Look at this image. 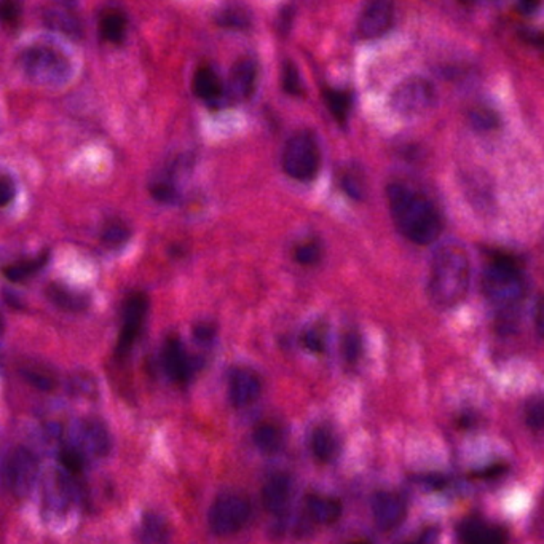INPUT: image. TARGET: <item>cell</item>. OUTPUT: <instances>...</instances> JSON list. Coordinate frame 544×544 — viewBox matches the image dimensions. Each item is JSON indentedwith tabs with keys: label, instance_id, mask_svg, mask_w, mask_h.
Segmentation results:
<instances>
[{
	"label": "cell",
	"instance_id": "f6af8a7d",
	"mask_svg": "<svg viewBox=\"0 0 544 544\" xmlns=\"http://www.w3.org/2000/svg\"><path fill=\"white\" fill-rule=\"evenodd\" d=\"M541 5V0H517V7L523 15H533Z\"/></svg>",
	"mask_w": 544,
	"mask_h": 544
},
{
	"label": "cell",
	"instance_id": "7bdbcfd3",
	"mask_svg": "<svg viewBox=\"0 0 544 544\" xmlns=\"http://www.w3.org/2000/svg\"><path fill=\"white\" fill-rule=\"evenodd\" d=\"M13 196H15L13 182L7 177H0V206H7L8 203H12Z\"/></svg>",
	"mask_w": 544,
	"mask_h": 544
},
{
	"label": "cell",
	"instance_id": "b9f144b4",
	"mask_svg": "<svg viewBox=\"0 0 544 544\" xmlns=\"http://www.w3.org/2000/svg\"><path fill=\"white\" fill-rule=\"evenodd\" d=\"M194 337L198 343H211L216 337V327L211 323H200L194 327Z\"/></svg>",
	"mask_w": 544,
	"mask_h": 544
},
{
	"label": "cell",
	"instance_id": "277c9868",
	"mask_svg": "<svg viewBox=\"0 0 544 544\" xmlns=\"http://www.w3.org/2000/svg\"><path fill=\"white\" fill-rule=\"evenodd\" d=\"M22 73L37 85L61 87L71 79L73 65L63 51L51 45H30L18 56Z\"/></svg>",
	"mask_w": 544,
	"mask_h": 544
},
{
	"label": "cell",
	"instance_id": "cb8c5ba5",
	"mask_svg": "<svg viewBox=\"0 0 544 544\" xmlns=\"http://www.w3.org/2000/svg\"><path fill=\"white\" fill-rule=\"evenodd\" d=\"M44 18L47 24H50L51 30H61L63 34L73 37L81 34V22L73 13L65 12V8H48Z\"/></svg>",
	"mask_w": 544,
	"mask_h": 544
},
{
	"label": "cell",
	"instance_id": "d590c367",
	"mask_svg": "<svg viewBox=\"0 0 544 544\" xmlns=\"http://www.w3.org/2000/svg\"><path fill=\"white\" fill-rule=\"evenodd\" d=\"M283 88L289 95H300L302 93V83H300V73L298 67L292 63H286L283 67Z\"/></svg>",
	"mask_w": 544,
	"mask_h": 544
},
{
	"label": "cell",
	"instance_id": "9c48e42d",
	"mask_svg": "<svg viewBox=\"0 0 544 544\" xmlns=\"http://www.w3.org/2000/svg\"><path fill=\"white\" fill-rule=\"evenodd\" d=\"M71 445L85 457H106L110 450L109 431L99 419H81L71 428Z\"/></svg>",
	"mask_w": 544,
	"mask_h": 544
},
{
	"label": "cell",
	"instance_id": "7a4b0ae2",
	"mask_svg": "<svg viewBox=\"0 0 544 544\" xmlns=\"http://www.w3.org/2000/svg\"><path fill=\"white\" fill-rule=\"evenodd\" d=\"M470 259L462 247L455 245L441 247L429 269V300L443 310L462 304L470 289Z\"/></svg>",
	"mask_w": 544,
	"mask_h": 544
},
{
	"label": "cell",
	"instance_id": "4fadbf2b",
	"mask_svg": "<svg viewBox=\"0 0 544 544\" xmlns=\"http://www.w3.org/2000/svg\"><path fill=\"white\" fill-rule=\"evenodd\" d=\"M262 382L255 370L240 367L233 370L229 382V396L235 407L251 406L261 396Z\"/></svg>",
	"mask_w": 544,
	"mask_h": 544
},
{
	"label": "cell",
	"instance_id": "d6986e66",
	"mask_svg": "<svg viewBox=\"0 0 544 544\" xmlns=\"http://www.w3.org/2000/svg\"><path fill=\"white\" fill-rule=\"evenodd\" d=\"M307 509L313 521L323 523V525L337 522L341 515V501L331 498V497H320V495L308 497Z\"/></svg>",
	"mask_w": 544,
	"mask_h": 544
},
{
	"label": "cell",
	"instance_id": "74e56055",
	"mask_svg": "<svg viewBox=\"0 0 544 544\" xmlns=\"http://www.w3.org/2000/svg\"><path fill=\"white\" fill-rule=\"evenodd\" d=\"M296 261L300 265H313L316 262L320 261L321 249L316 243H304L300 246L296 247Z\"/></svg>",
	"mask_w": 544,
	"mask_h": 544
},
{
	"label": "cell",
	"instance_id": "ee69618b",
	"mask_svg": "<svg viewBox=\"0 0 544 544\" xmlns=\"http://www.w3.org/2000/svg\"><path fill=\"white\" fill-rule=\"evenodd\" d=\"M505 470H506L505 464H494V466H488V470L476 472L474 478H479V479H492V478L500 476L501 472H505Z\"/></svg>",
	"mask_w": 544,
	"mask_h": 544
},
{
	"label": "cell",
	"instance_id": "83f0119b",
	"mask_svg": "<svg viewBox=\"0 0 544 544\" xmlns=\"http://www.w3.org/2000/svg\"><path fill=\"white\" fill-rule=\"evenodd\" d=\"M50 259V255L45 253V255H39L36 259H30V261L18 262V263H12L8 267H4L2 272L4 275L10 281H22L30 276L36 275L37 272L40 269H44L45 263Z\"/></svg>",
	"mask_w": 544,
	"mask_h": 544
},
{
	"label": "cell",
	"instance_id": "f546056e",
	"mask_svg": "<svg viewBox=\"0 0 544 544\" xmlns=\"http://www.w3.org/2000/svg\"><path fill=\"white\" fill-rule=\"evenodd\" d=\"M22 377L37 390L40 392H51L56 384L55 377L48 374L47 370L36 369V367H24L22 369Z\"/></svg>",
	"mask_w": 544,
	"mask_h": 544
},
{
	"label": "cell",
	"instance_id": "8fae6325",
	"mask_svg": "<svg viewBox=\"0 0 544 544\" xmlns=\"http://www.w3.org/2000/svg\"><path fill=\"white\" fill-rule=\"evenodd\" d=\"M394 18L393 0H367L358 20V30L363 39H377L392 28Z\"/></svg>",
	"mask_w": 544,
	"mask_h": 544
},
{
	"label": "cell",
	"instance_id": "4dcf8cb0",
	"mask_svg": "<svg viewBox=\"0 0 544 544\" xmlns=\"http://www.w3.org/2000/svg\"><path fill=\"white\" fill-rule=\"evenodd\" d=\"M130 229L122 222H112L106 225L102 230V241L109 246H122L124 243L130 240Z\"/></svg>",
	"mask_w": 544,
	"mask_h": 544
},
{
	"label": "cell",
	"instance_id": "7dc6e473",
	"mask_svg": "<svg viewBox=\"0 0 544 544\" xmlns=\"http://www.w3.org/2000/svg\"><path fill=\"white\" fill-rule=\"evenodd\" d=\"M4 326H5V324H4V320L0 318V335H2V332H4Z\"/></svg>",
	"mask_w": 544,
	"mask_h": 544
},
{
	"label": "cell",
	"instance_id": "d4e9b609",
	"mask_svg": "<svg viewBox=\"0 0 544 544\" xmlns=\"http://www.w3.org/2000/svg\"><path fill=\"white\" fill-rule=\"evenodd\" d=\"M216 22L225 30H249L253 18L246 8L240 5L225 7L216 15Z\"/></svg>",
	"mask_w": 544,
	"mask_h": 544
},
{
	"label": "cell",
	"instance_id": "484cf974",
	"mask_svg": "<svg viewBox=\"0 0 544 544\" xmlns=\"http://www.w3.org/2000/svg\"><path fill=\"white\" fill-rule=\"evenodd\" d=\"M253 439H255V447L263 452V453H275L283 445V433H281V429L275 427V425H270V423L259 425L255 428Z\"/></svg>",
	"mask_w": 544,
	"mask_h": 544
},
{
	"label": "cell",
	"instance_id": "44dd1931",
	"mask_svg": "<svg viewBox=\"0 0 544 544\" xmlns=\"http://www.w3.org/2000/svg\"><path fill=\"white\" fill-rule=\"evenodd\" d=\"M139 541L147 544L167 543L169 540V525L161 515L147 513L138 530Z\"/></svg>",
	"mask_w": 544,
	"mask_h": 544
},
{
	"label": "cell",
	"instance_id": "8992f818",
	"mask_svg": "<svg viewBox=\"0 0 544 544\" xmlns=\"http://www.w3.org/2000/svg\"><path fill=\"white\" fill-rule=\"evenodd\" d=\"M251 517V503L238 494H224L211 505L208 523L214 535L230 537L238 533Z\"/></svg>",
	"mask_w": 544,
	"mask_h": 544
},
{
	"label": "cell",
	"instance_id": "bcb514c9",
	"mask_svg": "<svg viewBox=\"0 0 544 544\" xmlns=\"http://www.w3.org/2000/svg\"><path fill=\"white\" fill-rule=\"evenodd\" d=\"M417 480L421 484H427L429 488H443L447 484V480L444 479L443 476H433V474H428L425 478H417Z\"/></svg>",
	"mask_w": 544,
	"mask_h": 544
},
{
	"label": "cell",
	"instance_id": "5bb4252c",
	"mask_svg": "<svg viewBox=\"0 0 544 544\" xmlns=\"http://www.w3.org/2000/svg\"><path fill=\"white\" fill-rule=\"evenodd\" d=\"M163 366L169 378L186 384L194 376V363L177 337H169L163 347Z\"/></svg>",
	"mask_w": 544,
	"mask_h": 544
},
{
	"label": "cell",
	"instance_id": "7402d4cb",
	"mask_svg": "<svg viewBox=\"0 0 544 544\" xmlns=\"http://www.w3.org/2000/svg\"><path fill=\"white\" fill-rule=\"evenodd\" d=\"M128 22L126 16L118 10H106L99 20L101 36L112 44H120L126 36Z\"/></svg>",
	"mask_w": 544,
	"mask_h": 544
},
{
	"label": "cell",
	"instance_id": "9a60e30c",
	"mask_svg": "<svg viewBox=\"0 0 544 544\" xmlns=\"http://www.w3.org/2000/svg\"><path fill=\"white\" fill-rule=\"evenodd\" d=\"M292 480L286 472H276L262 487V503L272 514H283L289 506Z\"/></svg>",
	"mask_w": 544,
	"mask_h": 544
},
{
	"label": "cell",
	"instance_id": "f1b7e54d",
	"mask_svg": "<svg viewBox=\"0 0 544 544\" xmlns=\"http://www.w3.org/2000/svg\"><path fill=\"white\" fill-rule=\"evenodd\" d=\"M85 460H87V457L82 453L81 450L75 449L71 444L63 447L59 452L61 468L71 476L81 474L82 470L85 468Z\"/></svg>",
	"mask_w": 544,
	"mask_h": 544
},
{
	"label": "cell",
	"instance_id": "d6a6232c",
	"mask_svg": "<svg viewBox=\"0 0 544 544\" xmlns=\"http://www.w3.org/2000/svg\"><path fill=\"white\" fill-rule=\"evenodd\" d=\"M302 343L305 349L312 353H324L326 351V332L324 327L313 326L312 329L305 331L302 335Z\"/></svg>",
	"mask_w": 544,
	"mask_h": 544
},
{
	"label": "cell",
	"instance_id": "ba28073f",
	"mask_svg": "<svg viewBox=\"0 0 544 544\" xmlns=\"http://www.w3.org/2000/svg\"><path fill=\"white\" fill-rule=\"evenodd\" d=\"M2 478L12 494L16 497L30 495L39 478V462L36 455L26 447L10 450L4 462Z\"/></svg>",
	"mask_w": 544,
	"mask_h": 544
},
{
	"label": "cell",
	"instance_id": "1f68e13d",
	"mask_svg": "<svg viewBox=\"0 0 544 544\" xmlns=\"http://www.w3.org/2000/svg\"><path fill=\"white\" fill-rule=\"evenodd\" d=\"M470 124L478 131L495 130L498 126V116L494 110L474 109L470 112Z\"/></svg>",
	"mask_w": 544,
	"mask_h": 544
},
{
	"label": "cell",
	"instance_id": "60d3db41",
	"mask_svg": "<svg viewBox=\"0 0 544 544\" xmlns=\"http://www.w3.org/2000/svg\"><path fill=\"white\" fill-rule=\"evenodd\" d=\"M18 16H20V2L18 0H0V18L4 22H16Z\"/></svg>",
	"mask_w": 544,
	"mask_h": 544
},
{
	"label": "cell",
	"instance_id": "5b68a950",
	"mask_svg": "<svg viewBox=\"0 0 544 544\" xmlns=\"http://www.w3.org/2000/svg\"><path fill=\"white\" fill-rule=\"evenodd\" d=\"M320 145L310 131H300L286 142L283 153L284 173L300 182H310L320 169Z\"/></svg>",
	"mask_w": 544,
	"mask_h": 544
},
{
	"label": "cell",
	"instance_id": "836d02e7",
	"mask_svg": "<svg viewBox=\"0 0 544 544\" xmlns=\"http://www.w3.org/2000/svg\"><path fill=\"white\" fill-rule=\"evenodd\" d=\"M151 192H152L155 200L163 202V203H173V202H176V198H177L175 182L168 179V177L153 182Z\"/></svg>",
	"mask_w": 544,
	"mask_h": 544
},
{
	"label": "cell",
	"instance_id": "3957f363",
	"mask_svg": "<svg viewBox=\"0 0 544 544\" xmlns=\"http://www.w3.org/2000/svg\"><path fill=\"white\" fill-rule=\"evenodd\" d=\"M482 289L492 304L511 308L525 294V280L519 261L513 255L495 253L482 276Z\"/></svg>",
	"mask_w": 544,
	"mask_h": 544
},
{
	"label": "cell",
	"instance_id": "ffe728a7",
	"mask_svg": "<svg viewBox=\"0 0 544 544\" xmlns=\"http://www.w3.org/2000/svg\"><path fill=\"white\" fill-rule=\"evenodd\" d=\"M194 91L206 102H218L224 95V85L211 67H200L194 75Z\"/></svg>",
	"mask_w": 544,
	"mask_h": 544
},
{
	"label": "cell",
	"instance_id": "8d00e7d4",
	"mask_svg": "<svg viewBox=\"0 0 544 544\" xmlns=\"http://www.w3.org/2000/svg\"><path fill=\"white\" fill-rule=\"evenodd\" d=\"M341 189L347 195L355 198V200H363L364 186L361 177L356 175L355 171H349L341 176Z\"/></svg>",
	"mask_w": 544,
	"mask_h": 544
},
{
	"label": "cell",
	"instance_id": "ab89813d",
	"mask_svg": "<svg viewBox=\"0 0 544 544\" xmlns=\"http://www.w3.org/2000/svg\"><path fill=\"white\" fill-rule=\"evenodd\" d=\"M294 16H296V10H294L292 5H286V7L280 10L278 20H276V30H278V32L281 36H286L289 32Z\"/></svg>",
	"mask_w": 544,
	"mask_h": 544
},
{
	"label": "cell",
	"instance_id": "4316f807",
	"mask_svg": "<svg viewBox=\"0 0 544 544\" xmlns=\"http://www.w3.org/2000/svg\"><path fill=\"white\" fill-rule=\"evenodd\" d=\"M312 452L315 457L318 458L323 463L331 462L337 453V439L335 436L326 428H318L313 431L312 441Z\"/></svg>",
	"mask_w": 544,
	"mask_h": 544
},
{
	"label": "cell",
	"instance_id": "f35d334b",
	"mask_svg": "<svg viewBox=\"0 0 544 544\" xmlns=\"http://www.w3.org/2000/svg\"><path fill=\"white\" fill-rule=\"evenodd\" d=\"M525 415H527V425H529L530 428L533 429V431H540V429L543 428V401H533V402L527 407V414Z\"/></svg>",
	"mask_w": 544,
	"mask_h": 544
},
{
	"label": "cell",
	"instance_id": "ac0fdd59",
	"mask_svg": "<svg viewBox=\"0 0 544 544\" xmlns=\"http://www.w3.org/2000/svg\"><path fill=\"white\" fill-rule=\"evenodd\" d=\"M47 298L51 304L56 305L65 312L79 313L87 308L90 300L85 294L75 292L71 288H65L61 284H50L47 288Z\"/></svg>",
	"mask_w": 544,
	"mask_h": 544
},
{
	"label": "cell",
	"instance_id": "52a82bcc",
	"mask_svg": "<svg viewBox=\"0 0 544 544\" xmlns=\"http://www.w3.org/2000/svg\"><path fill=\"white\" fill-rule=\"evenodd\" d=\"M436 102L435 85L423 77H410L393 90L392 109L402 117L420 116L428 112Z\"/></svg>",
	"mask_w": 544,
	"mask_h": 544
},
{
	"label": "cell",
	"instance_id": "6da1fadb",
	"mask_svg": "<svg viewBox=\"0 0 544 544\" xmlns=\"http://www.w3.org/2000/svg\"><path fill=\"white\" fill-rule=\"evenodd\" d=\"M392 218L407 240L419 246H428L437 240L443 220L435 204L404 184H390L386 189Z\"/></svg>",
	"mask_w": 544,
	"mask_h": 544
},
{
	"label": "cell",
	"instance_id": "7c38bea8",
	"mask_svg": "<svg viewBox=\"0 0 544 544\" xmlns=\"http://www.w3.org/2000/svg\"><path fill=\"white\" fill-rule=\"evenodd\" d=\"M372 514L378 529L394 530L406 519V500L393 492H378L372 498Z\"/></svg>",
	"mask_w": 544,
	"mask_h": 544
},
{
	"label": "cell",
	"instance_id": "e0dca14e",
	"mask_svg": "<svg viewBox=\"0 0 544 544\" xmlns=\"http://www.w3.org/2000/svg\"><path fill=\"white\" fill-rule=\"evenodd\" d=\"M257 63L253 58H241L237 61L230 73V95L235 99H247L255 91V82H257Z\"/></svg>",
	"mask_w": 544,
	"mask_h": 544
},
{
	"label": "cell",
	"instance_id": "603a6c76",
	"mask_svg": "<svg viewBox=\"0 0 544 544\" xmlns=\"http://www.w3.org/2000/svg\"><path fill=\"white\" fill-rule=\"evenodd\" d=\"M324 101H326L327 109L332 114L339 124H345L349 120L350 112H351V104L353 98L349 91L343 90H334V88H326L323 91Z\"/></svg>",
	"mask_w": 544,
	"mask_h": 544
},
{
	"label": "cell",
	"instance_id": "30bf717a",
	"mask_svg": "<svg viewBox=\"0 0 544 544\" xmlns=\"http://www.w3.org/2000/svg\"><path fill=\"white\" fill-rule=\"evenodd\" d=\"M147 308H149V300L142 292H134L126 300L124 308L122 331L118 334V341H117L116 347V355L118 358L128 355L133 349V345H134V341H138L141 329L144 324Z\"/></svg>",
	"mask_w": 544,
	"mask_h": 544
},
{
	"label": "cell",
	"instance_id": "2e32d148",
	"mask_svg": "<svg viewBox=\"0 0 544 544\" xmlns=\"http://www.w3.org/2000/svg\"><path fill=\"white\" fill-rule=\"evenodd\" d=\"M458 537L464 543L498 544L508 540L506 530L479 519H468L458 527Z\"/></svg>",
	"mask_w": 544,
	"mask_h": 544
},
{
	"label": "cell",
	"instance_id": "e575fe53",
	"mask_svg": "<svg viewBox=\"0 0 544 544\" xmlns=\"http://www.w3.org/2000/svg\"><path fill=\"white\" fill-rule=\"evenodd\" d=\"M343 358L349 361L350 364L356 363L361 356L363 351V343H361V337L355 331H350L349 334H345L343 337Z\"/></svg>",
	"mask_w": 544,
	"mask_h": 544
}]
</instances>
